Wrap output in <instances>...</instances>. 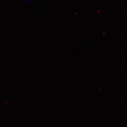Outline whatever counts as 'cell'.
Masks as SVG:
<instances>
[{"instance_id": "obj_1", "label": "cell", "mask_w": 127, "mask_h": 127, "mask_svg": "<svg viewBox=\"0 0 127 127\" xmlns=\"http://www.w3.org/2000/svg\"><path fill=\"white\" fill-rule=\"evenodd\" d=\"M28 1H33V0H27Z\"/></svg>"}]
</instances>
